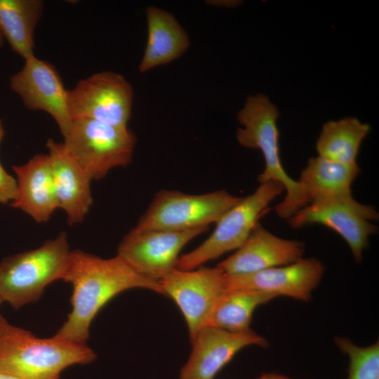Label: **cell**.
I'll return each mask as SVG.
<instances>
[{
    "instance_id": "obj_9",
    "label": "cell",
    "mask_w": 379,
    "mask_h": 379,
    "mask_svg": "<svg viewBox=\"0 0 379 379\" xmlns=\"http://www.w3.org/2000/svg\"><path fill=\"white\" fill-rule=\"evenodd\" d=\"M133 100L131 84L112 71L95 73L68 90L73 119H86L113 126L127 128Z\"/></svg>"
},
{
    "instance_id": "obj_14",
    "label": "cell",
    "mask_w": 379,
    "mask_h": 379,
    "mask_svg": "<svg viewBox=\"0 0 379 379\" xmlns=\"http://www.w3.org/2000/svg\"><path fill=\"white\" fill-rule=\"evenodd\" d=\"M324 267L317 258H301L287 265L237 275L226 274L227 291L248 290L308 302L323 277Z\"/></svg>"
},
{
    "instance_id": "obj_10",
    "label": "cell",
    "mask_w": 379,
    "mask_h": 379,
    "mask_svg": "<svg viewBox=\"0 0 379 379\" xmlns=\"http://www.w3.org/2000/svg\"><path fill=\"white\" fill-rule=\"evenodd\" d=\"M226 274L218 267L189 270L175 269L159 282L162 295L180 310L190 338L206 326L216 305L226 293Z\"/></svg>"
},
{
    "instance_id": "obj_18",
    "label": "cell",
    "mask_w": 379,
    "mask_h": 379,
    "mask_svg": "<svg viewBox=\"0 0 379 379\" xmlns=\"http://www.w3.org/2000/svg\"><path fill=\"white\" fill-rule=\"evenodd\" d=\"M147 40L138 70L147 72L182 55L190 46V38L171 13L153 6L146 9Z\"/></svg>"
},
{
    "instance_id": "obj_5",
    "label": "cell",
    "mask_w": 379,
    "mask_h": 379,
    "mask_svg": "<svg viewBox=\"0 0 379 379\" xmlns=\"http://www.w3.org/2000/svg\"><path fill=\"white\" fill-rule=\"evenodd\" d=\"M277 182L260 184L251 194L241 199L215 222L212 234L196 248L180 256L177 269H197L222 255L238 249L248 239L268 205L283 192Z\"/></svg>"
},
{
    "instance_id": "obj_7",
    "label": "cell",
    "mask_w": 379,
    "mask_h": 379,
    "mask_svg": "<svg viewBox=\"0 0 379 379\" xmlns=\"http://www.w3.org/2000/svg\"><path fill=\"white\" fill-rule=\"evenodd\" d=\"M240 199L224 190L201 194L162 190L133 230L180 231L208 227Z\"/></svg>"
},
{
    "instance_id": "obj_27",
    "label": "cell",
    "mask_w": 379,
    "mask_h": 379,
    "mask_svg": "<svg viewBox=\"0 0 379 379\" xmlns=\"http://www.w3.org/2000/svg\"><path fill=\"white\" fill-rule=\"evenodd\" d=\"M4 135V130L1 124V121L0 120V142L2 140Z\"/></svg>"
},
{
    "instance_id": "obj_15",
    "label": "cell",
    "mask_w": 379,
    "mask_h": 379,
    "mask_svg": "<svg viewBox=\"0 0 379 379\" xmlns=\"http://www.w3.org/2000/svg\"><path fill=\"white\" fill-rule=\"evenodd\" d=\"M304 252L302 241L280 238L258 222L246 241L217 267L227 275L250 274L292 264Z\"/></svg>"
},
{
    "instance_id": "obj_21",
    "label": "cell",
    "mask_w": 379,
    "mask_h": 379,
    "mask_svg": "<svg viewBox=\"0 0 379 379\" xmlns=\"http://www.w3.org/2000/svg\"><path fill=\"white\" fill-rule=\"evenodd\" d=\"M371 126L355 117L326 122L316 143L318 156L345 164H356Z\"/></svg>"
},
{
    "instance_id": "obj_11",
    "label": "cell",
    "mask_w": 379,
    "mask_h": 379,
    "mask_svg": "<svg viewBox=\"0 0 379 379\" xmlns=\"http://www.w3.org/2000/svg\"><path fill=\"white\" fill-rule=\"evenodd\" d=\"M208 227L174 231L131 230L123 239L117 255L140 274L159 281L177 268L181 250Z\"/></svg>"
},
{
    "instance_id": "obj_29",
    "label": "cell",
    "mask_w": 379,
    "mask_h": 379,
    "mask_svg": "<svg viewBox=\"0 0 379 379\" xmlns=\"http://www.w3.org/2000/svg\"><path fill=\"white\" fill-rule=\"evenodd\" d=\"M3 302L1 298L0 297V305Z\"/></svg>"
},
{
    "instance_id": "obj_26",
    "label": "cell",
    "mask_w": 379,
    "mask_h": 379,
    "mask_svg": "<svg viewBox=\"0 0 379 379\" xmlns=\"http://www.w3.org/2000/svg\"><path fill=\"white\" fill-rule=\"evenodd\" d=\"M0 379H19L8 374L0 373Z\"/></svg>"
},
{
    "instance_id": "obj_1",
    "label": "cell",
    "mask_w": 379,
    "mask_h": 379,
    "mask_svg": "<svg viewBox=\"0 0 379 379\" xmlns=\"http://www.w3.org/2000/svg\"><path fill=\"white\" fill-rule=\"evenodd\" d=\"M63 280L72 285V310L55 335L81 344L97 314L117 295L136 288L162 295L159 281L140 274L117 255L102 258L72 251Z\"/></svg>"
},
{
    "instance_id": "obj_22",
    "label": "cell",
    "mask_w": 379,
    "mask_h": 379,
    "mask_svg": "<svg viewBox=\"0 0 379 379\" xmlns=\"http://www.w3.org/2000/svg\"><path fill=\"white\" fill-rule=\"evenodd\" d=\"M277 298L272 294L248 290L227 291L218 301L207 326L234 333L246 332L255 309Z\"/></svg>"
},
{
    "instance_id": "obj_2",
    "label": "cell",
    "mask_w": 379,
    "mask_h": 379,
    "mask_svg": "<svg viewBox=\"0 0 379 379\" xmlns=\"http://www.w3.org/2000/svg\"><path fill=\"white\" fill-rule=\"evenodd\" d=\"M95 359L86 344L56 335L39 338L0 314V373L19 379H60L67 367L88 364Z\"/></svg>"
},
{
    "instance_id": "obj_23",
    "label": "cell",
    "mask_w": 379,
    "mask_h": 379,
    "mask_svg": "<svg viewBox=\"0 0 379 379\" xmlns=\"http://www.w3.org/2000/svg\"><path fill=\"white\" fill-rule=\"evenodd\" d=\"M335 343L349 358L347 379H379V343L359 347L351 340L335 337Z\"/></svg>"
},
{
    "instance_id": "obj_16",
    "label": "cell",
    "mask_w": 379,
    "mask_h": 379,
    "mask_svg": "<svg viewBox=\"0 0 379 379\" xmlns=\"http://www.w3.org/2000/svg\"><path fill=\"white\" fill-rule=\"evenodd\" d=\"M46 145L58 208L66 213L69 225L80 223L93 204L91 179L62 142L49 138Z\"/></svg>"
},
{
    "instance_id": "obj_12",
    "label": "cell",
    "mask_w": 379,
    "mask_h": 379,
    "mask_svg": "<svg viewBox=\"0 0 379 379\" xmlns=\"http://www.w3.org/2000/svg\"><path fill=\"white\" fill-rule=\"evenodd\" d=\"M10 87L29 110L50 114L63 137L73 119L68 104V90L54 65L35 55L25 60L22 68L10 78Z\"/></svg>"
},
{
    "instance_id": "obj_25",
    "label": "cell",
    "mask_w": 379,
    "mask_h": 379,
    "mask_svg": "<svg viewBox=\"0 0 379 379\" xmlns=\"http://www.w3.org/2000/svg\"><path fill=\"white\" fill-rule=\"evenodd\" d=\"M256 379H296L290 378L288 376L275 373V372H270V373H265L262 374L260 377H258Z\"/></svg>"
},
{
    "instance_id": "obj_17",
    "label": "cell",
    "mask_w": 379,
    "mask_h": 379,
    "mask_svg": "<svg viewBox=\"0 0 379 379\" xmlns=\"http://www.w3.org/2000/svg\"><path fill=\"white\" fill-rule=\"evenodd\" d=\"M17 192L10 205L39 223L47 222L58 208L48 154L34 156L27 163L13 166Z\"/></svg>"
},
{
    "instance_id": "obj_3",
    "label": "cell",
    "mask_w": 379,
    "mask_h": 379,
    "mask_svg": "<svg viewBox=\"0 0 379 379\" xmlns=\"http://www.w3.org/2000/svg\"><path fill=\"white\" fill-rule=\"evenodd\" d=\"M279 110L267 96L258 93L248 95L237 114L236 137L244 147L259 149L265 166L258 176L260 184L270 181L281 183L286 192L284 199L275 206L281 218L288 219L307 206V201L297 180L289 176L281 164L279 146L277 119Z\"/></svg>"
},
{
    "instance_id": "obj_24",
    "label": "cell",
    "mask_w": 379,
    "mask_h": 379,
    "mask_svg": "<svg viewBox=\"0 0 379 379\" xmlns=\"http://www.w3.org/2000/svg\"><path fill=\"white\" fill-rule=\"evenodd\" d=\"M17 192L16 179L0 163V204L11 203Z\"/></svg>"
},
{
    "instance_id": "obj_20",
    "label": "cell",
    "mask_w": 379,
    "mask_h": 379,
    "mask_svg": "<svg viewBox=\"0 0 379 379\" xmlns=\"http://www.w3.org/2000/svg\"><path fill=\"white\" fill-rule=\"evenodd\" d=\"M41 0H0V32L25 60L34 56V30L42 16Z\"/></svg>"
},
{
    "instance_id": "obj_6",
    "label": "cell",
    "mask_w": 379,
    "mask_h": 379,
    "mask_svg": "<svg viewBox=\"0 0 379 379\" xmlns=\"http://www.w3.org/2000/svg\"><path fill=\"white\" fill-rule=\"evenodd\" d=\"M62 142L68 153L93 180L132 161L136 138L121 128L86 119H73Z\"/></svg>"
},
{
    "instance_id": "obj_28",
    "label": "cell",
    "mask_w": 379,
    "mask_h": 379,
    "mask_svg": "<svg viewBox=\"0 0 379 379\" xmlns=\"http://www.w3.org/2000/svg\"><path fill=\"white\" fill-rule=\"evenodd\" d=\"M4 39L0 32V47H1L2 45L4 44Z\"/></svg>"
},
{
    "instance_id": "obj_8",
    "label": "cell",
    "mask_w": 379,
    "mask_h": 379,
    "mask_svg": "<svg viewBox=\"0 0 379 379\" xmlns=\"http://www.w3.org/2000/svg\"><path fill=\"white\" fill-rule=\"evenodd\" d=\"M287 220L293 229L319 224L333 230L346 241L354 258L360 262L368 246L369 237L378 231L371 221L378 220V213L351 195L312 201Z\"/></svg>"
},
{
    "instance_id": "obj_13",
    "label": "cell",
    "mask_w": 379,
    "mask_h": 379,
    "mask_svg": "<svg viewBox=\"0 0 379 379\" xmlns=\"http://www.w3.org/2000/svg\"><path fill=\"white\" fill-rule=\"evenodd\" d=\"M190 340L192 348L180 379H214L241 350L268 345L267 340L252 329L234 333L211 326L201 328Z\"/></svg>"
},
{
    "instance_id": "obj_19",
    "label": "cell",
    "mask_w": 379,
    "mask_h": 379,
    "mask_svg": "<svg viewBox=\"0 0 379 379\" xmlns=\"http://www.w3.org/2000/svg\"><path fill=\"white\" fill-rule=\"evenodd\" d=\"M358 164H345L321 157L310 158L298 181L307 201L351 196V185L360 173Z\"/></svg>"
},
{
    "instance_id": "obj_4",
    "label": "cell",
    "mask_w": 379,
    "mask_h": 379,
    "mask_svg": "<svg viewBox=\"0 0 379 379\" xmlns=\"http://www.w3.org/2000/svg\"><path fill=\"white\" fill-rule=\"evenodd\" d=\"M71 251L61 232L40 247L4 258L0 263V297L14 309L37 301L45 288L65 277Z\"/></svg>"
}]
</instances>
